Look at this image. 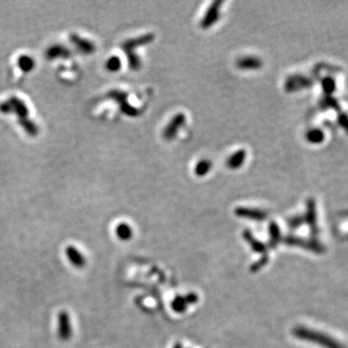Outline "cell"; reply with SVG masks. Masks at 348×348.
Wrapping results in <instances>:
<instances>
[{"label":"cell","mask_w":348,"mask_h":348,"mask_svg":"<svg viewBox=\"0 0 348 348\" xmlns=\"http://www.w3.org/2000/svg\"><path fill=\"white\" fill-rule=\"evenodd\" d=\"M154 34L152 33H148L145 35H142L138 38L135 39H131V40L126 41L123 45H122V49L125 50L127 57H128V61H129L130 68L134 71H138L140 68V59L139 56L136 54L135 50L137 48H139L140 46H144L150 44L151 42L154 41Z\"/></svg>","instance_id":"1"},{"label":"cell","mask_w":348,"mask_h":348,"mask_svg":"<svg viewBox=\"0 0 348 348\" xmlns=\"http://www.w3.org/2000/svg\"><path fill=\"white\" fill-rule=\"evenodd\" d=\"M108 96L114 100L119 105L120 110L130 117H136L140 113V110L136 109L128 102V94L121 90H111Z\"/></svg>","instance_id":"2"},{"label":"cell","mask_w":348,"mask_h":348,"mask_svg":"<svg viewBox=\"0 0 348 348\" xmlns=\"http://www.w3.org/2000/svg\"><path fill=\"white\" fill-rule=\"evenodd\" d=\"M223 3H224L223 1H215L209 6L203 19L200 21V26L203 29L210 28L219 20V10H220V6L223 5Z\"/></svg>","instance_id":"3"},{"label":"cell","mask_w":348,"mask_h":348,"mask_svg":"<svg viewBox=\"0 0 348 348\" xmlns=\"http://www.w3.org/2000/svg\"><path fill=\"white\" fill-rule=\"evenodd\" d=\"M58 337L61 340L67 341L72 338L73 328L69 313L67 311H61L58 314Z\"/></svg>","instance_id":"4"},{"label":"cell","mask_w":348,"mask_h":348,"mask_svg":"<svg viewBox=\"0 0 348 348\" xmlns=\"http://www.w3.org/2000/svg\"><path fill=\"white\" fill-rule=\"evenodd\" d=\"M186 121V117L183 113H178L174 115V117L169 122V125L164 131V138L168 140H172L176 137L180 128L184 125Z\"/></svg>","instance_id":"5"},{"label":"cell","mask_w":348,"mask_h":348,"mask_svg":"<svg viewBox=\"0 0 348 348\" xmlns=\"http://www.w3.org/2000/svg\"><path fill=\"white\" fill-rule=\"evenodd\" d=\"M235 214L240 218L252 219V220H264L267 219V213L260 209L238 207L235 210Z\"/></svg>","instance_id":"6"},{"label":"cell","mask_w":348,"mask_h":348,"mask_svg":"<svg viewBox=\"0 0 348 348\" xmlns=\"http://www.w3.org/2000/svg\"><path fill=\"white\" fill-rule=\"evenodd\" d=\"M310 80L307 79L306 77L303 76H291L288 80H286L284 83V87L286 90H288L289 92L291 91H296V90L303 89L308 87L310 85Z\"/></svg>","instance_id":"7"},{"label":"cell","mask_w":348,"mask_h":348,"mask_svg":"<svg viewBox=\"0 0 348 348\" xmlns=\"http://www.w3.org/2000/svg\"><path fill=\"white\" fill-rule=\"evenodd\" d=\"M66 256H67V259L69 260L70 263L77 268H82L86 264V259L83 257V255L74 246H68L67 247Z\"/></svg>","instance_id":"8"},{"label":"cell","mask_w":348,"mask_h":348,"mask_svg":"<svg viewBox=\"0 0 348 348\" xmlns=\"http://www.w3.org/2000/svg\"><path fill=\"white\" fill-rule=\"evenodd\" d=\"M197 301H198V296L195 293H191L186 297H177L174 299L171 304V307L176 312H184L188 307V305L197 303Z\"/></svg>","instance_id":"9"},{"label":"cell","mask_w":348,"mask_h":348,"mask_svg":"<svg viewBox=\"0 0 348 348\" xmlns=\"http://www.w3.org/2000/svg\"><path fill=\"white\" fill-rule=\"evenodd\" d=\"M70 40L83 53L90 54V53L95 51V45L92 42L86 40V39H83L76 34H72L70 36Z\"/></svg>","instance_id":"10"},{"label":"cell","mask_w":348,"mask_h":348,"mask_svg":"<svg viewBox=\"0 0 348 348\" xmlns=\"http://www.w3.org/2000/svg\"><path fill=\"white\" fill-rule=\"evenodd\" d=\"M8 101L13 108V112L17 113L19 119L28 117V108L22 100L18 97H11Z\"/></svg>","instance_id":"11"},{"label":"cell","mask_w":348,"mask_h":348,"mask_svg":"<svg viewBox=\"0 0 348 348\" xmlns=\"http://www.w3.org/2000/svg\"><path fill=\"white\" fill-rule=\"evenodd\" d=\"M236 65L242 70H258L262 67V61L257 56H246L237 60Z\"/></svg>","instance_id":"12"},{"label":"cell","mask_w":348,"mask_h":348,"mask_svg":"<svg viewBox=\"0 0 348 348\" xmlns=\"http://www.w3.org/2000/svg\"><path fill=\"white\" fill-rule=\"evenodd\" d=\"M70 55H71V51L67 48H65L64 46H61V45L51 46L46 51V57L48 59H55L58 57L67 58V57H69Z\"/></svg>","instance_id":"13"},{"label":"cell","mask_w":348,"mask_h":348,"mask_svg":"<svg viewBox=\"0 0 348 348\" xmlns=\"http://www.w3.org/2000/svg\"><path fill=\"white\" fill-rule=\"evenodd\" d=\"M247 158V153L245 150L241 149L232 154L228 160V167L229 169H237L241 168Z\"/></svg>","instance_id":"14"},{"label":"cell","mask_w":348,"mask_h":348,"mask_svg":"<svg viewBox=\"0 0 348 348\" xmlns=\"http://www.w3.org/2000/svg\"><path fill=\"white\" fill-rule=\"evenodd\" d=\"M244 237L247 240V242H249V245L251 246V248L255 249L258 252H261L266 255V247L264 244H262L261 242H259V240L254 238L252 234L249 232V230H246L244 232Z\"/></svg>","instance_id":"15"},{"label":"cell","mask_w":348,"mask_h":348,"mask_svg":"<svg viewBox=\"0 0 348 348\" xmlns=\"http://www.w3.org/2000/svg\"><path fill=\"white\" fill-rule=\"evenodd\" d=\"M19 123H20V126L24 129V131L29 135V136H37L38 133H39V129L37 127V125L32 121V120L29 119L28 117L26 118H22V119H19Z\"/></svg>","instance_id":"16"},{"label":"cell","mask_w":348,"mask_h":348,"mask_svg":"<svg viewBox=\"0 0 348 348\" xmlns=\"http://www.w3.org/2000/svg\"><path fill=\"white\" fill-rule=\"evenodd\" d=\"M18 66L23 73H29L34 68L35 62L34 59L28 55H21L18 59Z\"/></svg>","instance_id":"17"},{"label":"cell","mask_w":348,"mask_h":348,"mask_svg":"<svg viewBox=\"0 0 348 348\" xmlns=\"http://www.w3.org/2000/svg\"><path fill=\"white\" fill-rule=\"evenodd\" d=\"M115 232L122 241H128L133 236V230L127 224H120L115 229Z\"/></svg>","instance_id":"18"},{"label":"cell","mask_w":348,"mask_h":348,"mask_svg":"<svg viewBox=\"0 0 348 348\" xmlns=\"http://www.w3.org/2000/svg\"><path fill=\"white\" fill-rule=\"evenodd\" d=\"M212 168V163L209 160H201L196 166L195 172L198 176H205Z\"/></svg>","instance_id":"19"},{"label":"cell","mask_w":348,"mask_h":348,"mask_svg":"<svg viewBox=\"0 0 348 348\" xmlns=\"http://www.w3.org/2000/svg\"><path fill=\"white\" fill-rule=\"evenodd\" d=\"M269 232H270V245H272V247H275L279 241V228L275 222H272L270 224Z\"/></svg>","instance_id":"20"},{"label":"cell","mask_w":348,"mask_h":348,"mask_svg":"<svg viewBox=\"0 0 348 348\" xmlns=\"http://www.w3.org/2000/svg\"><path fill=\"white\" fill-rule=\"evenodd\" d=\"M121 68V60L118 56H112L106 62V69L111 73H115Z\"/></svg>","instance_id":"21"},{"label":"cell","mask_w":348,"mask_h":348,"mask_svg":"<svg viewBox=\"0 0 348 348\" xmlns=\"http://www.w3.org/2000/svg\"><path fill=\"white\" fill-rule=\"evenodd\" d=\"M307 139L311 143H319L323 139V134L320 130H311L307 134Z\"/></svg>","instance_id":"22"},{"label":"cell","mask_w":348,"mask_h":348,"mask_svg":"<svg viewBox=\"0 0 348 348\" xmlns=\"http://www.w3.org/2000/svg\"><path fill=\"white\" fill-rule=\"evenodd\" d=\"M267 261H268V258H267V256H263L262 257V259H259V261L256 263V264H254L252 266H251V271L252 272H257V271H259V269L262 268L263 266H265L266 265V263H267Z\"/></svg>","instance_id":"23"},{"label":"cell","mask_w":348,"mask_h":348,"mask_svg":"<svg viewBox=\"0 0 348 348\" xmlns=\"http://www.w3.org/2000/svg\"><path fill=\"white\" fill-rule=\"evenodd\" d=\"M0 112L4 113V114H8V113L13 112V108H12L9 101H6V102H3L0 104Z\"/></svg>","instance_id":"24"},{"label":"cell","mask_w":348,"mask_h":348,"mask_svg":"<svg viewBox=\"0 0 348 348\" xmlns=\"http://www.w3.org/2000/svg\"><path fill=\"white\" fill-rule=\"evenodd\" d=\"M174 348H182V346H181V344H180V343H178V344H176V345H175V347Z\"/></svg>","instance_id":"25"}]
</instances>
